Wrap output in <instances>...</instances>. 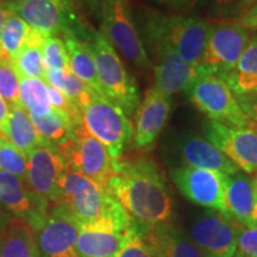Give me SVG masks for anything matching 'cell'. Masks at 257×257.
Returning <instances> with one entry per match:
<instances>
[{"mask_svg":"<svg viewBox=\"0 0 257 257\" xmlns=\"http://www.w3.org/2000/svg\"><path fill=\"white\" fill-rule=\"evenodd\" d=\"M43 62L47 70H66L68 67V55L62 38L49 36L43 44Z\"/></svg>","mask_w":257,"mask_h":257,"instance_id":"836d02e7","label":"cell"},{"mask_svg":"<svg viewBox=\"0 0 257 257\" xmlns=\"http://www.w3.org/2000/svg\"><path fill=\"white\" fill-rule=\"evenodd\" d=\"M0 133H2V131H0ZM2 134H3V133H2Z\"/></svg>","mask_w":257,"mask_h":257,"instance_id":"bcb514c9","label":"cell"},{"mask_svg":"<svg viewBox=\"0 0 257 257\" xmlns=\"http://www.w3.org/2000/svg\"><path fill=\"white\" fill-rule=\"evenodd\" d=\"M101 34L128 63L138 69L153 68L136 27L130 0H100Z\"/></svg>","mask_w":257,"mask_h":257,"instance_id":"5b68a950","label":"cell"},{"mask_svg":"<svg viewBox=\"0 0 257 257\" xmlns=\"http://www.w3.org/2000/svg\"><path fill=\"white\" fill-rule=\"evenodd\" d=\"M5 223H6V220L4 219V218H3L2 214H0V230H2V227L4 226Z\"/></svg>","mask_w":257,"mask_h":257,"instance_id":"ee69618b","label":"cell"},{"mask_svg":"<svg viewBox=\"0 0 257 257\" xmlns=\"http://www.w3.org/2000/svg\"><path fill=\"white\" fill-rule=\"evenodd\" d=\"M148 225H141L138 232L121 248L114 257H157L155 249L147 237Z\"/></svg>","mask_w":257,"mask_h":257,"instance_id":"e575fe53","label":"cell"},{"mask_svg":"<svg viewBox=\"0 0 257 257\" xmlns=\"http://www.w3.org/2000/svg\"><path fill=\"white\" fill-rule=\"evenodd\" d=\"M46 38V35L30 28L24 47L14 60L18 78H34L46 81L43 62V44Z\"/></svg>","mask_w":257,"mask_h":257,"instance_id":"4316f807","label":"cell"},{"mask_svg":"<svg viewBox=\"0 0 257 257\" xmlns=\"http://www.w3.org/2000/svg\"><path fill=\"white\" fill-rule=\"evenodd\" d=\"M205 137L229 157L239 170L257 176V124L234 127L208 120L204 125Z\"/></svg>","mask_w":257,"mask_h":257,"instance_id":"8fae6325","label":"cell"},{"mask_svg":"<svg viewBox=\"0 0 257 257\" xmlns=\"http://www.w3.org/2000/svg\"><path fill=\"white\" fill-rule=\"evenodd\" d=\"M172 111V99L156 87L149 88L135 113L134 147L146 150L155 143Z\"/></svg>","mask_w":257,"mask_h":257,"instance_id":"2e32d148","label":"cell"},{"mask_svg":"<svg viewBox=\"0 0 257 257\" xmlns=\"http://www.w3.org/2000/svg\"><path fill=\"white\" fill-rule=\"evenodd\" d=\"M178 152L184 166L214 170L225 175H231L239 170L232 161L225 156L206 137L187 135L180 138Z\"/></svg>","mask_w":257,"mask_h":257,"instance_id":"ac0fdd59","label":"cell"},{"mask_svg":"<svg viewBox=\"0 0 257 257\" xmlns=\"http://www.w3.org/2000/svg\"><path fill=\"white\" fill-rule=\"evenodd\" d=\"M237 101L246 117L257 124V91L236 95Z\"/></svg>","mask_w":257,"mask_h":257,"instance_id":"74e56055","label":"cell"},{"mask_svg":"<svg viewBox=\"0 0 257 257\" xmlns=\"http://www.w3.org/2000/svg\"><path fill=\"white\" fill-rule=\"evenodd\" d=\"M147 237L157 257H205L191 238L168 223L148 225Z\"/></svg>","mask_w":257,"mask_h":257,"instance_id":"7402d4cb","label":"cell"},{"mask_svg":"<svg viewBox=\"0 0 257 257\" xmlns=\"http://www.w3.org/2000/svg\"><path fill=\"white\" fill-rule=\"evenodd\" d=\"M148 2L169 12L170 15L191 16L199 8L204 6L206 0H148Z\"/></svg>","mask_w":257,"mask_h":257,"instance_id":"d590c367","label":"cell"},{"mask_svg":"<svg viewBox=\"0 0 257 257\" xmlns=\"http://www.w3.org/2000/svg\"><path fill=\"white\" fill-rule=\"evenodd\" d=\"M251 34L236 22H211L206 48L199 64L204 74L226 78L248 46Z\"/></svg>","mask_w":257,"mask_h":257,"instance_id":"30bf717a","label":"cell"},{"mask_svg":"<svg viewBox=\"0 0 257 257\" xmlns=\"http://www.w3.org/2000/svg\"><path fill=\"white\" fill-rule=\"evenodd\" d=\"M170 178L189 201L226 214L225 174L214 170L180 166L170 170Z\"/></svg>","mask_w":257,"mask_h":257,"instance_id":"7c38bea8","label":"cell"},{"mask_svg":"<svg viewBox=\"0 0 257 257\" xmlns=\"http://www.w3.org/2000/svg\"><path fill=\"white\" fill-rule=\"evenodd\" d=\"M257 0H206L207 14L214 22H236Z\"/></svg>","mask_w":257,"mask_h":257,"instance_id":"d6a6232c","label":"cell"},{"mask_svg":"<svg viewBox=\"0 0 257 257\" xmlns=\"http://www.w3.org/2000/svg\"><path fill=\"white\" fill-rule=\"evenodd\" d=\"M237 249L248 257H257V226H240L237 237Z\"/></svg>","mask_w":257,"mask_h":257,"instance_id":"8d00e7d4","label":"cell"},{"mask_svg":"<svg viewBox=\"0 0 257 257\" xmlns=\"http://www.w3.org/2000/svg\"><path fill=\"white\" fill-rule=\"evenodd\" d=\"M226 216L244 227L257 226L255 220V188L253 179L242 170L225 179Z\"/></svg>","mask_w":257,"mask_h":257,"instance_id":"d6986e66","label":"cell"},{"mask_svg":"<svg viewBox=\"0 0 257 257\" xmlns=\"http://www.w3.org/2000/svg\"><path fill=\"white\" fill-rule=\"evenodd\" d=\"M29 117L42 140L55 147L72 136L75 128L68 115L55 108L46 115L29 113Z\"/></svg>","mask_w":257,"mask_h":257,"instance_id":"f1b7e54d","label":"cell"},{"mask_svg":"<svg viewBox=\"0 0 257 257\" xmlns=\"http://www.w3.org/2000/svg\"><path fill=\"white\" fill-rule=\"evenodd\" d=\"M211 22L194 16L168 15L146 9L140 16V35L149 49H169L192 66L199 67L206 48Z\"/></svg>","mask_w":257,"mask_h":257,"instance_id":"3957f363","label":"cell"},{"mask_svg":"<svg viewBox=\"0 0 257 257\" xmlns=\"http://www.w3.org/2000/svg\"><path fill=\"white\" fill-rule=\"evenodd\" d=\"M199 111L216 123L242 127L252 123L246 117L236 99V94L220 76L204 74L195 80L186 92Z\"/></svg>","mask_w":257,"mask_h":257,"instance_id":"52a82bcc","label":"cell"},{"mask_svg":"<svg viewBox=\"0 0 257 257\" xmlns=\"http://www.w3.org/2000/svg\"><path fill=\"white\" fill-rule=\"evenodd\" d=\"M46 81L48 85L60 89L81 111L91 104L96 95V93L85 82L76 78L70 69L47 70Z\"/></svg>","mask_w":257,"mask_h":257,"instance_id":"83f0119b","label":"cell"},{"mask_svg":"<svg viewBox=\"0 0 257 257\" xmlns=\"http://www.w3.org/2000/svg\"><path fill=\"white\" fill-rule=\"evenodd\" d=\"M27 159L25 182L29 189L49 205L59 204L60 181L67 167L56 147L48 142L43 143L35 148Z\"/></svg>","mask_w":257,"mask_h":257,"instance_id":"4fadbf2b","label":"cell"},{"mask_svg":"<svg viewBox=\"0 0 257 257\" xmlns=\"http://www.w3.org/2000/svg\"><path fill=\"white\" fill-rule=\"evenodd\" d=\"M253 179V188H255V220L257 225V176Z\"/></svg>","mask_w":257,"mask_h":257,"instance_id":"b9f144b4","label":"cell"},{"mask_svg":"<svg viewBox=\"0 0 257 257\" xmlns=\"http://www.w3.org/2000/svg\"><path fill=\"white\" fill-rule=\"evenodd\" d=\"M42 257H80L76 249L79 227L61 204L36 212L28 219Z\"/></svg>","mask_w":257,"mask_h":257,"instance_id":"ba28073f","label":"cell"},{"mask_svg":"<svg viewBox=\"0 0 257 257\" xmlns=\"http://www.w3.org/2000/svg\"><path fill=\"white\" fill-rule=\"evenodd\" d=\"M152 53L156 57V62L153 64L155 79L154 87L166 95L172 96L178 92H187L195 80L204 75L200 67L187 63L174 51L156 48L152 49Z\"/></svg>","mask_w":257,"mask_h":257,"instance_id":"e0dca14e","label":"cell"},{"mask_svg":"<svg viewBox=\"0 0 257 257\" xmlns=\"http://www.w3.org/2000/svg\"><path fill=\"white\" fill-rule=\"evenodd\" d=\"M62 40L66 46L68 55V67L74 75L82 82L89 86L96 94L106 98L99 83L94 57L89 44L82 42L74 34V31H67L62 34Z\"/></svg>","mask_w":257,"mask_h":257,"instance_id":"603a6c76","label":"cell"},{"mask_svg":"<svg viewBox=\"0 0 257 257\" xmlns=\"http://www.w3.org/2000/svg\"><path fill=\"white\" fill-rule=\"evenodd\" d=\"M81 114L86 131L107 149L112 160L121 159L133 141L134 126L119 106L96 94Z\"/></svg>","mask_w":257,"mask_h":257,"instance_id":"8992f818","label":"cell"},{"mask_svg":"<svg viewBox=\"0 0 257 257\" xmlns=\"http://www.w3.org/2000/svg\"><path fill=\"white\" fill-rule=\"evenodd\" d=\"M236 23L248 29L249 31L257 32V3L253 4L249 10H246L240 17L237 19Z\"/></svg>","mask_w":257,"mask_h":257,"instance_id":"f35d334b","label":"cell"},{"mask_svg":"<svg viewBox=\"0 0 257 257\" xmlns=\"http://www.w3.org/2000/svg\"><path fill=\"white\" fill-rule=\"evenodd\" d=\"M5 136L25 156H28L35 148L46 143V141L42 140V137L37 134L29 113L21 104L9 106Z\"/></svg>","mask_w":257,"mask_h":257,"instance_id":"d4e9b609","label":"cell"},{"mask_svg":"<svg viewBox=\"0 0 257 257\" xmlns=\"http://www.w3.org/2000/svg\"><path fill=\"white\" fill-rule=\"evenodd\" d=\"M94 57L99 83L108 100L119 106L127 117L135 115L141 104L140 89L125 68L119 54L101 32H96L89 44Z\"/></svg>","mask_w":257,"mask_h":257,"instance_id":"277c9868","label":"cell"},{"mask_svg":"<svg viewBox=\"0 0 257 257\" xmlns=\"http://www.w3.org/2000/svg\"><path fill=\"white\" fill-rule=\"evenodd\" d=\"M28 159L17 147L0 133V170L25 181Z\"/></svg>","mask_w":257,"mask_h":257,"instance_id":"1f68e13d","label":"cell"},{"mask_svg":"<svg viewBox=\"0 0 257 257\" xmlns=\"http://www.w3.org/2000/svg\"><path fill=\"white\" fill-rule=\"evenodd\" d=\"M19 104L31 114L50 113L53 107L48 95V83L41 79L19 78Z\"/></svg>","mask_w":257,"mask_h":257,"instance_id":"f546056e","label":"cell"},{"mask_svg":"<svg viewBox=\"0 0 257 257\" xmlns=\"http://www.w3.org/2000/svg\"><path fill=\"white\" fill-rule=\"evenodd\" d=\"M224 80L236 95L257 91V32L251 34L238 62Z\"/></svg>","mask_w":257,"mask_h":257,"instance_id":"484cf974","label":"cell"},{"mask_svg":"<svg viewBox=\"0 0 257 257\" xmlns=\"http://www.w3.org/2000/svg\"><path fill=\"white\" fill-rule=\"evenodd\" d=\"M230 257H248V256H245L242 251H239V250L237 249L236 251H234V252L232 253V255H231Z\"/></svg>","mask_w":257,"mask_h":257,"instance_id":"7bdbcfd3","label":"cell"},{"mask_svg":"<svg viewBox=\"0 0 257 257\" xmlns=\"http://www.w3.org/2000/svg\"><path fill=\"white\" fill-rule=\"evenodd\" d=\"M8 6H5L3 4V2L0 0V30H2L3 28V24H4V19H5V15H6V11H8Z\"/></svg>","mask_w":257,"mask_h":257,"instance_id":"60d3db41","label":"cell"},{"mask_svg":"<svg viewBox=\"0 0 257 257\" xmlns=\"http://www.w3.org/2000/svg\"><path fill=\"white\" fill-rule=\"evenodd\" d=\"M89 2H96V0H89Z\"/></svg>","mask_w":257,"mask_h":257,"instance_id":"f6af8a7d","label":"cell"},{"mask_svg":"<svg viewBox=\"0 0 257 257\" xmlns=\"http://www.w3.org/2000/svg\"><path fill=\"white\" fill-rule=\"evenodd\" d=\"M63 205L78 227L126 230L135 220L106 187L67 168L60 181Z\"/></svg>","mask_w":257,"mask_h":257,"instance_id":"7a4b0ae2","label":"cell"},{"mask_svg":"<svg viewBox=\"0 0 257 257\" xmlns=\"http://www.w3.org/2000/svg\"><path fill=\"white\" fill-rule=\"evenodd\" d=\"M24 182L0 170V202L18 218L28 219L36 212L48 210L50 205L35 195Z\"/></svg>","mask_w":257,"mask_h":257,"instance_id":"44dd1931","label":"cell"},{"mask_svg":"<svg viewBox=\"0 0 257 257\" xmlns=\"http://www.w3.org/2000/svg\"><path fill=\"white\" fill-rule=\"evenodd\" d=\"M110 194L134 218L146 225L167 223L173 213V200L159 167L146 156L113 161L107 181Z\"/></svg>","mask_w":257,"mask_h":257,"instance_id":"6da1fadb","label":"cell"},{"mask_svg":"<svg viewBox=\"0 0 257 257\" xmlns=\"http://www.w3.org/2000/svg\"><path fill=\"white\" fill-rule=\"evenodd\" d=\"M29 30L30 27L23 19L19 18L11 10L6 11L4 24L0 30V48L12 60L16 59L24 47Z\"/></svg>","mask_w":257,"mask_h":257,"instance_id":"4dcf8cb0","label":"cell"},{"mask_svg":"<svg viewBox=\"0 0 257 257\" xmlns=\"http://www.w3.org/2000/svg\"><path fill=\"white\" fill-rule=\"evenodd\" d=\"M0 257H42L30 225L23 218L10 219L0 230Z\"/></svg>","mask_w":257,"mask_h":257,"instance_id":"cb8c5ba5","label":"cell"},{"mask_svg":"<svg viewBox=\"0 0 257 257\" xmlns=\"http://www.w3.org/2000/svg\"><path fill=\"white\" fill-rule=\"evenodd\" d=\"M142 224L136 220L127 230L80 227L76 239V249L80 257H114L138 232Z\"/></svg>","mask_w":257,"mask_h":257,"instance_id":"ffe728a7","label":"cell"},{"mask_svg":"<svg viewBox=\"0 0 257 257\" xmlns=\"http://www.w3.org/2000/svg\"><path fill=\"white\" fill-rule=\"evenodd\" d=\"M8 9L47 37L72 31L74 15L66 0H12Z\"/></svg>","mask_w":257,"mask_h":257,"instance_id":"9a60e30c","label":"cell"},{"mask_svg":"<svg viewBox=\"0 0 257 257\" xmlns=\"http://www.w3.org/2000/svg\"><path fill=\"white\" fill-rule=\"evenodd\" d=\"M56 150L67 168L107 188V181L113 173V160L107 149L91 136L82 124L74 128L72 136L56 146Z\"/></svg>","mask_w":257,"mask_h":257,"instance_id":"9c48e42d","label":"cell"},{"mask_svg":"<svg viewBox=\"0 0 257 257\" xmlns=\"http://www.w3.org/2000/svg\"><path fill=\"white\" fill-rule=\"evenodd\" d=\"M8 115H9V106L6 104L4 99L0 96V131L5 135L6 123H8Z\"/></svg>","mask_w":257,"mask_h":257,"instance_id":"ab89813d","label":"cell"},{"mask_svg":"<svg viewBox=\"0 0 257 257\" xmlns=\"http://www.w3.org/2000/svg\"><path fill=\"white\" fill-rule=\"evenodd\" d=\"M242 225L220 212H210L191 227V239L205 257H230L237 250Z\"/></svg>","mask_w":257,"mask_h":257,"instance_id":"5bb4252c","label":"cell"}]
</instances>
